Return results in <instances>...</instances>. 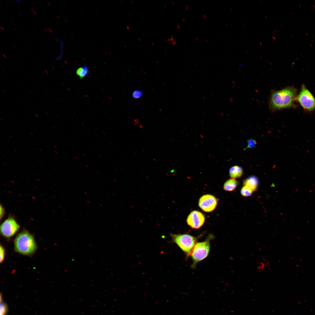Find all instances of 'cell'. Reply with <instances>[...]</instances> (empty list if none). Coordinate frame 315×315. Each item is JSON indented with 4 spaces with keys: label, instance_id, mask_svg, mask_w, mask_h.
I'll return each mask as SVG.
<instances>
[{
    "label": "cell",
    "instance_id": "obj_1",
    "mask_svg": "<svg viewBox=\"0 0 315 315\" xmlns=\"http://www.w3.org/2000/svg\"><path fill=\"white\" fill-rule=\"evenodd\" d=\"M296 89L292 87L272 91L270 99L269 109L274 111L293 107L296 100Z\"/></svg>",
    "mask_w": 315,
    "mask_h": 315
},
{
    "label": "cell",
    "instance_id": "obj_2",
    "mask_svg": "<svg viewBox=\"0 0 315 315\" xmlns=\"http://www.w3.org/2000/svg\"><path fill=\"white\" fill-rule=\"evenodd\" d=\"M14 246L17 252L26 255L32 254L36 249L33 237L25 231L22 232L17 235L15 239Z\"/></svg>",
    "mask_w": 315,
    "mask_h": 315
},
{
    "label": "cell",
    "instance_id": "obj_3",
    "mask_svg": "<svg viewBox=\"0 0 315 315\" xmlns=\"http://www.w3.org/2000/svg\"><path fill=\"white\" fill-rule=\"evenodd\" d=\"M172 240L188 256L197 243V238L186 234H171Z\"/></svg>",
    "mask_w": 315,
    "mask_h": 315
},
{
    "label": "cell",
    "instance_id": "obj_4",
    "mask_svg": "<svg viewBox=\"0 0 315 315\" xmlns=\"http://www.w3.org/2000/svg\"><path fill=\"white\" fill-rule=\"evenodd\" d=\"M211 238L210 237L204 241L197 242L195 245L190 255L193 260V265L207 256L210 250L209 242Z\"/></svg>",
    "mask_w": 315,
    "mask_h": 315
},
{
    "label": "cell",
    "instance_id": "obj_5",
    "mask_svg": "<svg viewBox=\"0 0 315 315\" xmlns=\"http://www.w3.org/2000/svg\"><path fill=\"white\" fill-rule=\"evenodd\" d=\"M296 100L306 110L311 111L315 108V99L304 85L302 86L300 93L296 97Z\"/></svg>",
    "mask_w": 315,
    "mask_h": 315
},
{
    "label": "cell",
    "instance_id": "obj_6",
    "mask_svg": "<svg viewBox=\"0 0 315 315\" xmlns=\"http://www.w3.org/2000/svg\"><path fill=\"white\" fill-rule=\"evenodd\" d=\"M19 228V226L16 221L10 218L6 220L1 224L0 231L3 236L9 238L15 235Z\"/></svg>",
    "mask_w": 315,
    "mask_h": 315
},
{
    "label": "cell",
    "instance_id": "obj_7",
    "mask_svg": "<svg viewBox=\"0 0 315 315\" xmlns=\"http://www.w3.org/2000/svg\"><path fill=\"white\" fill-rule=\"evenodd\" d=\"M218 200L213 195L206 194L202 196L200 199L198 204L200 208L206 212L213 211L216 207Z\"/></svg>",
    "mask_w": 315,
    "mask_h": 315
},
{
    "label": "cell",
    "instance_id": "obj_8",
    "mask_svg": "<svg viewBox=\"0 0 315 315\" xmlns=\"http://www.w3.org/2000/svg\"><path fill=\"white\" fill-rule=\"evenodd\" d=\"M205 220L204 215L201 212L194 211L191 212L187 219L188 225L192 228H200L204 223Z\"/></svg>",
    "mask_w": 315,
    "mask_h": 315
},
{
    "label": "cell",
    "instance_id": "obj_9",
    "mask_svg": "<svg viewBox=\"0 0 315 315\" xmlns=\"http://www.w3.org/2000/svg\"><path fill=\"white\" fill-rule=\"evenodd\" d=\"M259 181L257 178L254 176H251L245 179L243 182L244 186H246L254 191L256 190L258 186Z\"/></svg>",
    "mask_w": 315,
    "mask_h": 315
},
{
    "label": "cell",
    "instance_id": "obj_10",
    "mask_svg": "<svg viewBox=\"0 0 315 315\" xmlns=\"http://www.w3.org/2000/svg\"><path fill=\"white\" fill-rule=\"evenodd\" d=\"M229 175L232 178L235 179L241 177L243 174L242 168L238 166L232 167L229 170Z\"/></svg>",
    "mask_w": 315,
    "mask_h": 315
},
{
    "label": "cell",
    "instance_id": "obj_11",
    "mask_svg": "<svg viewBox=\"0 0 315 315\" xmlns=\"http://www.w3.org/2000/svg\"><path fill=\"white\" fill-rule=\"evenodd\" d=\"M237 185V181L235 179L231 178L227 180L225 183L223 188L226 191H231L236 188Z\"/></svg>",
    "mask_w": 315,
    "mask_h": 315
},
{
    "label": "cell",
    "instance_id": "obj_12",
    "mask_svg": "<svg viewBox=\"0 0 315 315\" xmlns=\"http://www.w3.org/2000/svg\"><path fill=\"white\" fill-rule=\"evenodd\" d=\"M76 74L80 79L83 78L88 74V67L85 66L79 68L76 71Z\"/></svg>",
    "mask_w": 315,
    "mask_h": 315
},
{
    "label": "cell",
    "instance_id": "obj_13",
    "mask_svg": "<svg viewBox=\"0 0 315 315\" xmlns=\"http://www.w3.org/2000/svg\"><path fill=\"white\" fill-rule=\"evenodd\" d=\"M253 192L252 189L245 186H244L241 190V195L245 197L251 196Z\"/></svg>",
    "mask_w": 315,
    "mask_h": 315
},
{
    "label": "cell",
    "instance_id": "obj_14",
    "mask_svg": "<svg viewBox=\"0 0 315 315\" xmlns=\"http://www.w3.org/2000/svg\"><path fill=\"white\" fill-rule=\"evenodd\" d=\"M143 91L139 90H136L132 93V96L135 99H139L141 98L143 95Z\"/></svg>",
    "mask_w": 315,
    "mask_h": 315
},
{
    "label": "cell",
    "instance_id": "obj_15",
    "mask_svg": "<svg viewBox=\"0 0 315 315\" xmlns=\"http://www.w3.org/2000/svg\"><path fill=\"white\" fill-rule=\"evenodd\" d=\"M256 144V141L253 139H251L247 140V146L245 149H246L248 148H252L254 147L255 146Z\"/></svg>",
    "mask_w": 315,
    "mask_h": 315
},
{
    "label": "cell",
    "instance_id": "obj_16",
    "mask_svg": "<svg viewBox=\"0 0 315 315\" xmlns=\"http://www.w3.org/2000/svg\"><path fill=\"white\" fill-rule=\"evenodd\" d=\"M7 306L4 303H1L0 315H5L7 312Z\"/></svg>",
    "mask_w": 315,
    "mask_h": 315
},
{
    "label": "cell",
    "instance_id": "obj_17",
    "mask_svg": "<svg viewBox=\"0 0 315 315\" xmlns=\"http://www.w3.org/2000/svg\"><path fill=\"white\" fill-rule=\"evenodd\" d=\"M0 262L1 263L4 260L5 251L4 247L1 245L0 247Z\"/></svg>",
    "mask_w": 315,
    "mask_h": 315
},
{
    "label": "cell",
    "instance_id": "obj_18",
    "mask_svg": "<svg viewBox=\"0 0 315 315\" xmlns=\"http://www.w3.org/2000/svg\"><path fill=\"white\" fill-rule=\"evenodd\" d=\"M31 10H32V13H33V14L35 16H36L37 15V13H36V12H35V9H34V8H32Z\"/></svg>",
    "mask_w": 315,
    "mask_h": 315
},
{
    "label": "cell",
    "instance_id": "obj_19",
    "mask_svg": "<svg viewBox=\"0 0 315 315\" xmlns=\"http://www.w3.org/2000/svg\"><path fill=\"white\" fill-rule=\"evenodd\" d=\"M48 30H49L50 34H52V33H53V32H52L51 29L50 28H48Z\"/></svg>",
    "mask_w": 315,
    "mask_h": 315
},
{
    "label": "cell",
    "instance_id": "obj_20",
    "mask_svg": "<svg viewBox=\"0 0 315 315\" xmlns=\"http://www.w3.org/2000/svg\"><path fill=\"white\" fill-rule=\"evenodd\" d=\"M206 18V16L205 14H204L202 17V18L204 19H205Z\"/></svg>",
    "mask_w": 315,
    "mask_h": 315
},
{
    "label": "cell",
    "instance_id": "obj_21",
    "mask_svg": "<svg viewBox=\"0 0 315 315\" xmlns=\"http://www.w3.org/2000/svg\"><path fill=\"white\" fill-rule=\"evenodd\" d=\"M188 6H188V5H186V10H188Z\"/></svg>",
    "mask_w": 315,
    "mask_h": 315
},
{
    "label": "cell",
    "instance_id": "obj_22",
    "mask_svg": "<svg viewBox=\"0 0 315 315\" xmlns=\"http://www.w3.org/2000/svg\"><path fill=\"white\" fill-rule=\"evenodd\" d=\"M0 28L2 30H4V28H3V27L1 26L0 27Z\"/></svg>",
    "mask_w": 315,
    "mask_h": 315
},
{
    "label": "cell",
    "instance_id": "obj_23",
    "mask_svg": "<svg viewBox=\"0 0 315 315\" xmlns=\"http://www.w3.org/2000/svg\"><path fill=\"white\" fill-rule=\"evenodd\" d=\"M47 29H48L47 28L44 29V32H47Z\"/></svg>",
    "mask_w": 315,
    "mask_h": 315
},
{
    "label": "cell",
    "instance_id": "obj_24",
    "mask_svg": "<svg viewBox=\"0 0 315 315\" xmlns=\"http://www.w3.org/2000/svg\"><path fill=\"white\" fill-rule=\"evenodd\" d=\"M16 1L18 3H20V0H16Z\"/></svg>",
    "mask_w": 315,
    "mask_h": 315
},
{
    "label": "cell",
    "instance_id": "obj_25",
    "mask_svg": "<svg viewBox=\"0 0 315 315\" xmlns=\"http://www.w3.org/2000/svg\"><path fill=\"white\" fill-rule=\"evenodd\" d=\"M47 2V3L48 4V5H49V6H50V3H49V2H48V1H47V2Z\"/></svg>",
    "mask_w": 315,
    "mask_h": 315
},
{
    "label": "cell",
    "instance_id": "obj_26",
    "mask_svg": "<svg viewBox=\"0 0 315 315\" xmlns=\"http://www.w3.org/2000/svg\"><path fill=\"white\" fill-rule=\"evenodd\" d=\"M182 20H183V22H185V19H184L183 18L182 19Z\"/></svg>",
    "mask_w": 315,
    "mask_h": 315
},
{
    "label": "cell",
    "instance_id": "obj_27",
    "mask_svg": "<svg viewBox=\"0 0 315 315\" xmlns=\"http://www.w3.org/2000/svg\"><path fill=\"white\" fill-rule=\"evenodd\" d=\"M209 41V39L207 40H206V41H205V42H208V41Z\"/></svg>",
    "mask_w": 315,
    "mask_h": 315
},
{
    "label": "cell",
    "instance_id": "obj_28",
    "mask_svg": "<svg viewBox=\"0 0 315 315\" xmlns=\"http://www.w3.org/2000/svg\"><path fill=\"white\" fill-rule=\"evenodd\" d=\"M3 55L4 56V57H6V55H5L3 54Z\"/></svg>",
    "mask_w": 315,
    "mask_h": 315
},
{
    "label": "cell",
    "instance_id": "obj_29",
    "mask_svg": "<svg viewBox=\"0 0 315 315\" xmlns=\"http://www.w3.org/2000/svg\"><path fill=\"white\" fill-rule=\"evenodd\" d=\"M9 2L11 4H12V1H9Z\"/></svg>",
    "mask_w": 315,
    "mask_h": 315
},
{
    "label": "cell",
    "instance_id": "obj_30",
    "mask_svg": "<svg viewBox=\"0 0 315 315\" xmlns=\"http://www.w3.org/2000/svg\"><path fill=\"white\" fill-rule=\"evenodd\" d=\"M199 38V37H197V38H196L195 39L197 40V39H198Z\"/></svg>",
    "mask_w": 315,
    "mask_h": 315
},
{
    "label": "cell",
    "instance_id": "obj_31",
    "mask_svg": "<svg viewBox=\"0 0 315 315\" xmlns=\"http://www.w3.org/2000/svg\"><path fill=\"white\" fill-rule=\"evenodd\" d=\"M32 3L34 4V5H35V4L34 3V2H32Z\"/></svg>",
    "mask_w": 315,
    "mask_h": 315
},
{
    "label": "cell",
    "instance_id": "obj_32",
    "mask_svg": "<svg viewBox=\"0 0 315 315\" xmlns=\"http://www.w3.org/2000/svg\"><path fill=\"white\" fill-rule=\"evenodd\" d=\"M13 29L15 30V31H16V30L15 28H13Z\"/></svg>",
    "mask_w": 315,
    "mask_h": 315
},
{
    "label": "cell",
    "instance_id": "obj_33",
    "mask_svg": "<svg viewBox=\"0 0 315 315\" xmlns=\"http://www.w3.org/2000/svg\"><path fill=\"white\" fill-rule=\"evenodd\" d=\"M13 46V47H14V48H16V47H15V46Z\"/></svg>",
    "mask_w": 315,
    "mask_h": 315
},
{
    "label": "cell",
    "instance_id": "obj_34",
    "mask_svg": "<svg viewBox=\"0 0 315 315\" xmlns=\"http://www.w3.org/2000/svg\"><path fill=\"white\" fill-rule=\"evenodd\" d=\"M11 24H12V25H14V24H13V23H11Z\"/></svg>",
    "mask_w": 315,
    "mask_h": 315
}]
</instances>
